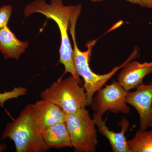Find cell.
<instances>
[{
    "mask_svg": "<svg viewBox=\"0 0 152 152\" xmlns=\"http://www.w3.org/2000/svg\"><path fill=\"white\" fill-rule=\"evenodd\" d=\"M92 2L96 3L104 0H91ZM132 4H137L146 8L152 9V0H126Z\"/></svg>",
    "mask_w": 152,
    "mask_h": 152,
    "instance_id": "obj_15",
    "label": "cell"
},
{
    "mask_svg": "<svg viewBox=\"0 0 152 152\" xmlns=\"http://www.w3.org/2000/svg\"><path fill=\"white\" fill-rule=\"evenodd\" d=\"M32 116L41 131L51 125L66 121V115L59 107L42 99L31 104Z\"/></svg>",
    "mask_w": 152,
    "mask_h": 152,
    "instance_id": "obj_8",
    "label": "cell"
},
{
    "mask_svg": "<svg viewBox=\"0 0 152 152\" xmlns=\"http://www.w3.org/2000/svg\"><path fill=\"white\" fill-rule=\"evenodd\" d=\"M150 128H151L152 127V123H151V126H150Z\"/></svg>",
    "mask_w": 152,
    "mask_h": 152,
    "instance_id": "obj_18",
    "label": "cell"
},
{
    "mask_svg": "<svg viewBox=\"0 0 152 152\" xmlns=\"http://www.w3.org/2000/svg\"><path fill=\"white\" fill-rule=\"evenodd\" d=\"M129 91L118 82L113 80L111 84L105 85L95 93L90 106L95 113L102 117L107 111L114 114H129L131 109L126 102Z\"/></svg>",
    "mask_w": 152,
    "mask_h": 152,
    "instance_id": "obj_6",
    "label": "cell"
},
{
    "mask_svg": "<svg viewBox=\"0 0 152 152\" xmlns=\"http://www.w3.org/2000/svg\"><path fill=\"white\" fill-rule=\"evenodd\" d=\"M7 149V145L4 143H0V152L4 151Z\"/></svg>",
    "mask_w": 152,
    "mask_h": 152,
    "instance_id": "obj_17",
    "label": "cell"
},
{
    "mask_svg": "<svg viewBox=\"0 0 152 152\" xmlns=\"http://www.w3.org/2000/svg\"><path fill=\"white\" fill-rule=\"evenodd\" d=\"M41 132L44 141L50 149L72 148L65 122L51 125Z\"/></svg>",
    "mask_w": 152,
    "mask_h": 152,
    "instance_id": "obj_11",
    "label": "cell"
},
{
    "mask_svg": "<svg viewBox=\"0 0 152 152\" xmlns=\"http://www.w3.org/2000/svg\"><path fill=\"white\" fill-rule=\"evenodd\" d=\"M118 77V82L127 91L136 89L143 83L148 75L152 74V61L140 63L130 61L122 68Z\"/></svg>",
    "mask_w": 152,
    "mask_h": 152,
    "instance_id": "obj_9",
    "label": "cell"
},
{
    "mask_svg": "<svg viewBox=\"0 0 152 152\" xmlns=\"http://www.w3.org/2000/svg\"><path fill=\"white\" fill-rule=\"evenodd\" d=\"M93 119L99 132L110 142L113 152H131L125 136V133L129 128V123L126 118H123L119 123L121 130L120 132L118 133L110 130L102 117L95 113L93 114Z\"/></svg>",
    "mask_w": 152,
    "mask_h": 152,
    "instance_id": "obj_10",
    "label": "cell"
},
{
    "mask_svg": "<svg viewBox=\"0 0 152 152\" xmlns=\"http://www.w3.org/2000/svg\"><path fill=\"white\" fill-rule=\"evenodd\" d=\"M40 96L59 107L66 115L75 113L88 106L84 88L72 75L58 79L42 92Z\"/></svg>",
    "mask_w": 152,
    "mask_h": 152,
    "instance_id": "obj_4",
    "label": "cell"
},
{
    "mask_svg": "<svg viewBox=\"0 0 152 152\" xmlns=\"http://www.w3.org/2000/svg\"><path fill=\"white\" fill-rule=\"evenodd\" d=\"M81 10V6H78L71 18L69 28L74 45L73 59L74 66L77 73L83 79L84 82L83 87L86 94L87 103L88 106H89L91 105L95 93L102 88L105 85L106 83L119 70L122 69L127 63L136 58L137 56L138 51L137 49H134L132 53L124 62L121 65L115 67L111 71L107 73L100 75L94 72L90 67L89 61L92 48L94 44H89L88 45V49L86 51H82L79 49L76 43V23L80 14Z\"/></svg>",
    "mask_w": 152,
    "mask_h": 152,
    "instance_id": "obj_2",
    "label": "cell"
},
{
    "mask_svg": "<svg viewBox=\"0 0 152 152\" xmlns=\"http://www.w3.org/2000/svg\"><path fill=\"white\" fill-rule=\"evenodd\" d=\"M151 129H152V127L151 128Z\"/></svg>",
    "mask_w": 152,
    "mask_h": 152,
    "instance_id": "obj_19",
    "label": "cell"
},
{
    "mask_svg": "<svg viewBox=\"0 0 152 152\" xmlns=\"http://www.w3.org/2000/svg\"><path fill=\"white\" fill-rule=\"evenodd\" d=\"M65 122L74 151H96L99 143L96 126L86 107L66 115Z\"/></svg>",
    "mask_w": 152,
    "mask_h": 152,
    "instance_id": "obj_5",
    "label": "cell"
},
{
    "mask_svg": "<svg viewBox=\"0 0 152 152\" xmlns=\"http://www.w3.org/2000/svg\"><path fill=\"white\" fill-rule=\"evenodd\" d=\"M136 89L129 91L126 102L138 113L140 129L146 130L152 123V82L149 84H142Z\"/></svg>",
    "mask_w": 152,
    "mask_h": 152,
    "instance_id": "obj_7",
    "label": "cell"
},
{
    "mask_svg": "<svg viewBox=\"0 0 152 152\" xmlns=\"http://www.w3.org/2000/svg\"><path fill=\"white\" fill-rule=\"evenodd\" d=\"M12 11L11 5H5L0 8V29L7 26Z\"/></svg>",
    "mask_w": 152,
    "mask_h": 152,
    "instance_id": "obj_14",
    "label": "cell"
},
{
    "mask_svg": "<svg viewBox=\"0 0 152 152\" xmlns=\"http://www.w3.org/2000/svg\"><path fill=\"white\" fill-rule=\"evenodd\" d=\"M77 7V5L65 6L62 0H51L49 4L46 3L45 0H36L26 7L24 14L25 18H27L32 14L39 13L56 23L61 35L59 62L63 64L65 68L64 75L59 79H62L64 75L69 73L82 86L83 81L77 73L74 66L73 50L68 34L70 21Z\"/></svg>",
    "mask_w": 152,
    "mask_h": 152,
    "instance_id": "obj_1",
    "label": "cell"
},
{
    "mask_svg": "<svg viewBox=\"0 0 152 152\" xmlns=\"http://www.w3.org/2000/svg\"><path fill=\"white\" fill-rule=\"evenodd\" d=\"M8 93L5 92L3 94H0V105L3 106L4 102L9 99Z\"/></svg>",
    "mask_w": 152,
    "mask_h": 152,
    "instance_id": "obj_16",
    "label": "cell"
},
{
    "mask_svg": "<svg viewBox=\"0 0 152 152\" xmlns=\"http://www.w3.org/2000/svg\"><path fill=\"white\" fill-rule=\"evenodd\" d=\"M28 46V42L18 39L7 26L0 29V51L5 58L18 59Z\"/></svg>",
    "mask_w": 152,
    "mask_h": 152,
    "instance_id": "obj_12",
    "label": "cell"
},
{
    "mask_svg": "<svg viewBox=\"0 0 152 152\" xmlns=\"http://www.w3.org/2000/svg\"><path fill=\"white\" fill-rule=\"evenodd\" d=\"M128 143L131 152H152V129L138 131Z\"/></svg>",
    "mask_w": 152,
    "mask_h": 152,
    "instance_id": "obj_13",
    "label": "cell"
},
{
    "mask_svg": "<svg viewBox=\"0 0 152 152\" xmlns=\"http://www.w3.org/2000/svg\"><path fill=\"white\" fill-rule=\"evenodd\" d=\"M31 104H28L20 115L6 126L1 140L9 138L14 142L17 152H46L50 148L32 116Z\"/></svg>",
    "mask_w": 152,
    "mask_h": 152,
    "instance_id": "obj_3",
    "label": "cell"
}]
</instances>
